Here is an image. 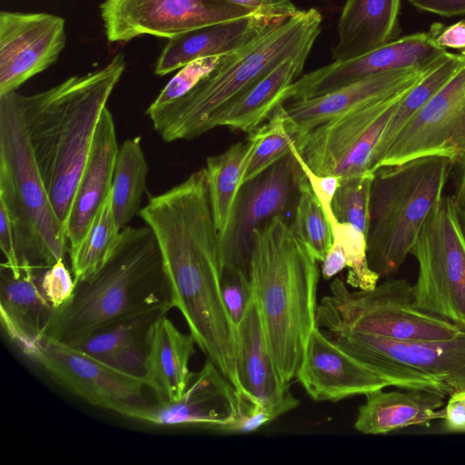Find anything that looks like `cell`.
Listing matches in <instances>:
<instances>
[{"instance_id": "cell-20", "label": "cell", "mask_w": 465, "mask_h": 465, "mask_svg": "<svg viewBox=\"0 0 465 465\" xmlns=\"http://www.w3.org/2000/svg\"><path fill=\"white\" fill-rule=\"evenodd\" d=\"M442 56L423 67L367 76L316 97L284 104L298 139L332 118L413 86Z\"/></svg>"}, {"instance_id": "cell-26", "label": "cell", "mask_w": 465, "mask_h": 465, "mask_svg": "<svg viewBox=\"0 0 465 465\" xmlns=\"http://www.w3.org/2000/svg\"><path fill=\"white\" fill-rule=\"evenodd\" d=\"M312 49L291 56L222 108L209 122L208 131L226 126L247 134L263 124L278 105L284 91L302 74Z\"/></svg>"}, {"instance_id": "cell-34", "label": "cell", "mask_w": 465, "mask_h": 465, "mask_svg": "<svg viewBox=\"0 0 465 465\" xmlns=\"http://www.w3.org/2000/svg\"><path fill=\"white\" fill-rule=\"evenodd\" d=\"M121 231L114 215L110 193L84 239L68 251L74 282L94 274L109 261L119 243Z\"/></svg>"}, {"instance_id": "cell-40", "label": "cell", "mask_w": 465, "mask_h": 465, "mask_svg": "<svg viewBox=\"0 0 465 465\" xmlns=\"http://www.w3.org/2000/svg\"><path fill=\"white\" fill-rule=\"evenodd\" d=\"M39 284L54 309L63 306L70 300L75 286L64 259H60L40 274Z\"/></svg>"}, {"instance_id": "cell-6", "label": "cell", "mask_w": 465, "mask_h": 465, "mask_svg": "<svg viewBox=\"0 0 465 465\" xmlns=\"http://www.w3.org/2000/svg\"><path fill=\"white\" fill-rule=\"evenodd\" d=\"M0 203L11 218L21 268L47 269L69 251L37 166L15 92L0 96Z\"/></svg>"}, {"instance_id": "cell-41", "label": "cell", "mask_w": 465, "mask_h": 465, "mask_svg": "<svg viewBox=\"0 0 465 465\" xmlns=\"http://www.w3.org/2000/svg\"><path fill=\"white\" fill-rule=\"evenodd\" d=\"M237 394V417L233 423L224 429L225 432H252L278 416L270 409L253 401L243 391Z\"/></svg>"}, {"instance_id": "cell-11", "label": "cell", "mask_w": 465, "mask_h": 465, "mask_svg": "<svg viewBox=\"0 0 465 465\" xmlns=\"http://www.w3.org/2000/svg\"><path fill=\"white\" fill-rule=\"evenodd\" d=\"M411 87L347 112L309 131L295 142L297 155L317 175L343 179L372 172L381 136L401 100Z\"/></svg>"}, {"instance_id": "cell-28", "label": "cell", "mask_w": 465, "mask_h": 465, "mask_svg": "<svg viewBox=\"0 0 465 465\" xmlns=\"http://www.w3.org/2000/svg\"><path fill=\"white\" fill-rule=\"evenodd\" d=\"M37 271L25 264L15 275L1 265V323L18 348L41 338L54 311L40 288Z\"/></svg>"}, {"instance_id": "cell-1", "label": "cell", "mask_w": 465, "mask_h": 465, "mask_svg": "<svg viewBox=\"0 0 465 465\" xmlns=\"http://www.w3.org/2000/svg\"><path fill=\"white\" fill-rule=\"evenodd\" d=\"M139 215L157 241L173 308L207 359L240 391L237 331L221 292L220 243L205 168L150 197Z\"/></svg>"}, {"instance_id": "cell-21", "label": "cell", "mask_w": 465, "mask_h": 465, "mask_svg": "<svg viewBox=\"0 0 465 465\" xmlns=\"http://www.w3.org/2000/svg\"><path fill=\"white\" fill-rule=\"evenodd\" d=\"M236 331L241 391L278 417L294 409L299 401L291 392L290 383H284L276 371L254 295Z\"/></svg>"}, {"instance_id": "cell-25", "label": "cell", "mask_w": 465, "mask_h": 465, "mask_svg": "<svg viewBox=\"0 0 465 465\" xmlns=\"http://www.w3.org/2000/svg\"><path fill=\"white\" fill-rule=\"evenodd\" d=\"M272 25H275L252 15L169 38L158 57L154 74L163 76L196 59L225 54Z\"/></svg>"}, {"instance_id": "cell-50", "label": "cell", "mask_w": 465, "mask_h": 465, "mask_svg": "<svg viewBox=\"0 0 465 465\" xmlns=\"http://www.w3.org/2000/svg\"><path fill=\"white\" fill-rule=\"evenodd\" d=\"M461 54H463L465 56V51L461 52Z\"/></svg>"}, {"instance_id": "cell-5", "label": "cell", "mask_w": 465, "mask_h": 465, "mask_svg": "<svg viewBox=\"0 0 465 465\" xmlns=\"http://www.w3.org/2000/svg\"><path fill=\"white\" fill-rule=\"evenodd\" d=\"M322 23L316 8L298 10L223 54L213 71L185 95L147 114L154 130L167 143L192 140L208 132L210 120L228 103L285 59L312 49Z\"/></svg>"}, {"instance_id": "cell-9", "label": "cell", "mask_w": 465, "mask_h": 465, "mask_svg": "<svg viewBox=\"0 0 465 465\" xmlns=\"http://www.w3.org/2000/svg\"><path fill=\"white\" fill-rule=\"evenodd\" d=\"M341 350L391 386L465 391V331L441 341H398L350 331H328Z\"/></svg>"}, {"instance_id": "cell-22", "label": "cell", "mask_w": 465, "mask_h": 465, "mask_svg": "<svg viewBox=\"0 0 465 465\" xmlns=\"http://www.w3.org/2000/svg\"><path fill=\"white\" fill-rule=\"evenodd\" d=\"M118 150L114 121L105 107L97 124L66 221L69 249L81 242L111 193Z\"/></svg>"}, {"instance_id": "cell-30", "label": "cell", "mask_w": 465, "mask_h": 465, "mask_svg": "<svg viewBox=\"0 0 465 465\" xmlns=\"http://www.w3.org/2000/svg\"><path fill=\"white\" fill-rule=\"evenodd\" d=\"M249 147L247 139L206 159L209 197L220 244L232 223Z\"/></svg>"}, {"instance_id": "cell-4", "label": "cell", "mask_w": 465, "mask_h": 465, "mask_svg": "<svg viewBox=\"0 0 465 465\" xmlns=\"http://www.w3.org/2000/svg\"><path fill=\"white\" fill-rule=\"evenodd\" d=\"M74 283L72 297L54 309L41 337L74 345L134 314L173 308L162 254L147 225L124 227L109 261Z\"/></svg>"}, {"instance_id": "cell-17", "label": "cell", "mask_w": 465, "mask_h": 465, "mask_svg": "<svg viewBox=\"0 0 465 465\" xmlns=\"http://www.w3.org/2000/svg\"><path fill=\"white\" fill-rule=\"evenodd\" d=\"M65 21L47 13H0V96L54 64L65 46Z\"/></svg>"}, {"instance_id": "cell-23", "label": "cell", "mask_w": 465, "mask_h": 465, "mask_svg": "<svg viewBox=\"0 0 465 465\" xmlns=\"http://www.w3.org/2000/svg\"><path fill=\"white\" fill-rule=\"evenodd\" d=\"M195 344L193 335L182 332L167 313L153 322L147 337L143 378L156 402L182 398L194 374L189 365Z\"/></svg>"}, {"instance_id": "cell-7", "label": "cell", "mask_w": 465, "mask_h": 465, "mask_svg": "<svg viewBox=\"0 0 465 465\" xmlns=\"http://www.w3.org/2000/svg\"><path fill=\"white\" fill-rule=\"evenodd\" d=\"M453 168L450 158L430 155L374 172L367 254L380 278L395 273L411 254Z\"/></svg>"}, {"instance_id": "cell-19", "label": "cell", "mask_w": 465, "mask_h": 465, "mask_svg": "<svg viewBox=\"0 0 465 465\" xmlns=\"http://www.w3.org/2000/svg\"><path fill=\"white\" fill-rule=\"evenodd\" d=\"M237 417L234 386L209 360L181 399L156 402L141 410L134 420L158 426L196 425L223 431Z\"/></svg>"}, {"instance_id": "cell-36", "label": "cell", "mask_w": 465, "mask_h": 465, "mask_svg": "<svg viewBox=\"0 0 465 465\" xmlns=\"http://www.w3.org/2000/svg\"><path fill=\"white\" fill-rule=\"evenodd\" d=\"M332 232V242L342 249L348 268L346 283L358 290L374 288L380 276L371 270L368 261V235L350 223H341L335 218L331 207L325 209Z\"/></svg>"}, {"instance_id": "cell-49", "label": "cell", "mask_w": 465, "mask_h": 465, "mask_svg": "<svg viewBox=\"0 0 465 465\" xmlns=\"http://www.w3.org/2000/svg\"><path fill=\"white\" fill-rule=\"evenodd\" d=\"M458 209V215L460 219V230L462 233L463 240L465 242V204L457 207Z\"/></svg>"}, {"instance_id": "cell-24", "label": "cell", "mask_w": 465, "mask_h": 465, "mask_svg": "<svg viewBox=\"0 0 465 465\" xmlns=\"http://www.w3.org/2000/svg\"><path fill=\"white\" fill-rule=\"evenodd\" d=\"M358 409L354 428L366 435L389 432L442 419L447 395L430 389H379L364 395Z\"/></svg>"}, {"instance_id": "cell-29", "label": "cell", "mask_w": 465, "mask_h": 465, "mask_svg": "<svg viewBox=\"0 0 465 465\" xmlns=\"http://www.w3.org/2000/svg\"><path fill=\"white\" fill-rule=\"evenodd\" d=\"M170 310L145 311L105 326L73 345L122 371L143 377L149 330Z\"/></svg>"}, {"instance_id": "cell-2", "label": "cell", "mask_w": 465, "mask_h": 465, "mask_svg": "<svg viewBox=\"0 0 465 465\" xmlns=\"http://www.w3.org/2000/svg\"><path fill=\"white\" fill-rule=\"evenodd\" d=\"M125 69L122 53L104 67L15 99L54 209L65 226L97 124Z\"/></svg>"}, {"instance_id": "cell-27", "label": "cell", "mask_w": 465, "mask_h": 465, "mask_svg": "<svg viewBox=\"0 0 465 465\" xmlns=\"http://www.w3.org/2000/svg\"><path fill=\"white\" fill-rule=\"evenodd\" d=\"M401 0H347L341 12L332 61L362 55L400 34Z\"/></svg>"}, {"instance_id": "cell-8", "label": "cell", "mask_w": 465, "mask_h": 465, "mask_svg": "<svg viewBox=\"0 0 465 465\" xmlns=\"http://www.w3.org/2000/svg\"><path fill=\"white\" fill-rule=\"evenodd\" d=\"M317 326L328 331H350L398 341H441L462 330L426 313L414 304L412 285L404 279H389L370 290L350 291L340 278L317 308Z\"/></svg>"}, {"instance_id": "cell-37", "label": "cell", "mask_w": 465, "mask_h": 465, "mask_svg": "<svg viewBox=\"0 0 465 465\" xmlns=\"http://www.w3.org/2000/svg\"><path fill=\"white\" fill-rule=\"evenodd\" d=\"M374 173L340 179L331 207L337 219L350 223L368 235L370 200Z\"/></svg>"}, {"instance_id": "cell-3", "label": "cell", "mask_w": 465, "mask_h": 465, "mask_svg": "<svg viewBox=\"0 0 465 465\" xmlns=\"http://www.w3.org/2000/svg\"><path fill=\"white\" fill-rule=\"evenodd\" d=\"M318 261L282 215L252 232L250 278L270 353L284 383L296 377L315 327Z\"/></svg>"}, {"instance_id": "cell-13", "label": "cell", "mask_w": 465, "mask_h": 465, "mask_svg": "<svg viewBox=\"0 0 465 465\" xmlns=\"http://www.w3.org/2000/svg\"><path fill=\"white\" fill-rule=\"evenodd\" d=\"M100 10L110 42H128L143 35L169 39L255 15L225 0H104Z\"/></svg>"}, {"instance_id": "cell-10", "label": "cell", "mask_w": 465, "mask_h": 465, "mask_svg": "<svg viewBox=\"0 0 465 465\" xmlns=\"http://www.w3.org/2000/svg\"><path fill=\"white\" fill-rule=\"evenodd\" d=\"M411 254L419 266L416 308L465 331V242L452 197L443 196L431 211Z\"/></svg>"}, {"instance_id": "cell-42", "label": "cell", "mask_w": 465, "mask_h": 465, "mask_svg": "<svg viewBox=\"0 0 465 465\" xmlns=\"http://www.w3.org/2000/svg\"><path fill=\"white\" fill-rule=\"evenodd\" d=\"M232 5L246 8L256 15L276 25L280 24L299 9L291 0H225Z\"/></svg>"}, {"instance_id": "cell-16", "label": "cell", "mask_w": 465, "mask_h": 465, "mask_svg": "<svg viewBox=\"0 0 465 465\" xmlns=\"http://www.w3.org/2000/svg\"><path fill=\"white\" fill-rule=\"evenodd\" d=\"M301 167L291 153L239 192L228 233L220 244L222 267L229 265L250 276L253 231L288 208Z\"/></svg>"}, {"instance_id": "cell-44", "label": "cell", "mask_w": 465, "mask_h": 465, "mask_svg": "<svg viewBox=\"0 0 465 465\" xmlns=\"http://www.w3.org/2000/svg\"><path fill=\"white\" fill-rule=\"evenodd\" d=\"M443 428L450 432H465V391L449 396L444 406Z\"/></svg>"}, {"instance_id": "cell-15", "label": "cell", "mask_w": 465, "mask_h": 465, "mask_svg": "<svg viewBox=\"0 0 465 465\" xmlns=\"http://www.w3.org/2000/svg\"><path fill=\"white\" fill-rule=\"evenodd\" d=\"M443 27L433 24L428 32L398 37L362 55L302 74L284 91L283 103L316 97L367 76L426 66L447 52L435 42Z\"/></svg>"}, {"instance_id": "cell-39", "label": "cell", "mask_w": 465, "mask_h": 465, "mask_svg": "<svg viewBox=\"0 0 465 465\" xmlns=\"http://www.w3.org/2000/svg\"><path fill=\"white\" fill-rule=\"evenodd\" d=\"M221 292L229 315L237 326L253 298L251 278L240 269L223 265L221 272Z\"/></svg>"}, {"instance_id": "cell-43", "label": "cell", "mask_w": 465, "mask_h": 465, "mask_svg": "<svg viewBox=\"0 0 465 465\" xmlns=\"http://www.w3.org/2000/svg\"><path fill=\"white\" fill-rule=\"evenodd\" d=\"M0 247L5 262L2 266L13 274H20L22 268L17 255L14 226L5 206L0 203Z\"/></svg>"}, {"instance_id": "cell-47", "label": "cell", "mask_w": 465, "mask_h": 465, "mask_svg": "<svg viewBox=\"0 0 465 465\" xmlns=\"http://www.w3.org/2000/svg\"><path fill=\"white\" fill-rule=\"evenodd\" d=\"M346 268V262L340 244L332 242L328 252L322 262V275L325 280L333 278Z\"/></svg>"}, {"instance_id": "cell-18", "label": "cell", "mask_w": 465, "mask_h": 465, "mask_svg": "<svg viewBox=\"0 0 465 465\" xmlns=\"http://www.w3.org/2000/svg\"><path fill=\"white\" fill-rule=\"evenodd\" d=\"M297 381L315 401H338L391 386L335 344L320 327L312 331Z\"/></svg>"}, {"instance_id": "cell-32", "label": "cell", "mask_w": 465, "mask_h": 465, "mask_svg": "<svg viewBox=\"0 0 465 465\" xmlns=\"http://www.w3.org/2000/svg\"><path fill=\"white\" fill-rule=\"evenodd\" d=\"M465 56L446 52L402 97L377 146L372 172L391 142L408 121L425 105L463 66Z\"/></svg>"}, {"instance_id": "cell-12", "label": "cell", "mask_w": 465, "mask_h": 465, "mask_svg": "<svg viewBox=\"0 0 465 465\" xmlns=\"http://www.w3.org/2000/svg\"><path fill=\"white\" fill-rule=\"evenodd\" d=\"M19 350L60 387L92 405L134 420L150 404L143 377L115 369L71 344L44 336Z\"/></svg>"}, {"instance_id": "cell-45", "label": "cell", "mask_w": 465, "mask_h": 465, "mask_svg": "<svg viewBox=\"0 0 465 465\" xmlns=\"http://www.w3.org/2000/svg\"><path fill=\"white\" fill-rule=\"evenodd\" d=\"M419 10L440 16L465 15V0H409Z\"/></svg>"}, {"instance_id": "cell-35", "label": "cell", "mask_w": 465, "mask_h": 465, "mask_svg": "<svg viewBox=\"0 0 465 465\" xmlns=\"http://www.w3.org/2000/svg\"><path fill=\"white\" fill-rule=\"evenodd\" d=\"M297 192L298 199L291 228L296 238L322 262L332 244L331 227L302 169L298 175Z\"/></svg>"}, {"instance_id": "cell-33", "label": "cell", "mask_w": 465, "mask_h": 465, "mask_svg": "<svg viewBox=\"0 0 465 465\" xmlns=\"http://www.w3.org/2000/svg\"><path fill=\"white\" fill-rule=\"evenodd\" d=\"M298 136L297 127L288 115L284 104L278 105L263 124L249 134L250 147L242 186L290 154Z\"/></svg>"}, {"instance_id": "cell-46", "label": "cell", "mask_w": 465, "mask_h": 465, "mask_svg": "<svg viewBox=\"0 0 465 465\" xmlns=\"http://www.w3.org/2000/svg\"><path fill=\"white\" fill-rule=\"evenodd\" d=\"M436 44L444 48L465 51V20L457 22L443 29L435 36Z\"/></svg>"}, {"instance_id": "cell-38", "label": "cell", "mask_w": 465, "mask_h": 465, "mask_svg": "<svg viewBox=\"0 0 465 465\" xmlns=\"http://www.w3.org/2000/svg\"><path fill=\"white\" fill-rule=\"evenodd\" d=\"M222 55L199 58L181 67L148 106L145 114L155 112L185 95L218 65Z\"/></svg>"}, {"instance_id": "cell-48", "label": "cell", "mask_w": 465, "mask_h": 465, "mask_svg": "<svg viewBox=\"0 0 465 465\" xmlns=\"http://www.w3.org/2000/svg\"><path fill=\"white\" fill-rule=\"evenodd\" d=\"M456 167L455 191L452 198L459 207L465 204V160Z\"/></svg>"}, {"instance_id": "cell-14", "label": "cell", "mask_w": 465, "mask_h": 465, "mask_svg": "<svg viewBox=\"0 0 465 465\" xmlns=\"http://www.w3.org/2000/svg\"><path fill=\"white\" fill-rule=\"evenodd\" d=\"M440 155L465 160V65L401 128L376 169Z\"/></svg>"}, {"instance_id": "cell-31", "label": "cell", "mask_w": 465, "mask_h": 465, "mask_svg": "<svg viewBox=\"0 0 465 465\" xmlns=\"http://www.w3.org/2000/svg\"><path fill=\"white\" fill-rule=\"evenodd\" d=\"M147 173L141 137L126 139L118 150L111 189L112 208L121 230L140 213Z\"/></svg>"}]
</instances>
